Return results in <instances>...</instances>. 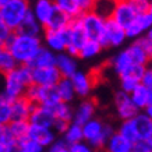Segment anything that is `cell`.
I'll return each instance as SVG.
<instances>
[{"label": "cell", "instance_id": "36", "mask_svg": "<svg viewBox=\"0 0 152 152\" xmlns=\"http://www.w3.org/2000/svg\"><path fill=\"white\" fill-rule=\"evenodd\" d=\"M17 147H18L20 152H46V148L41 145L39 142L31 140L29 137H25L23 140L17 141Z\"/></svg>", "mask_w": 152, "mask_h": 152}, {"label": "cell", "instance_id": "48", "mask_svg": "<svg viewBox=\"0 0 152 152\" xmlns=\"http://www.w3.org/2000/svg\"><path fill=\"white\" fill-rule=\"evenodd\" d=\"M142 112H145L148 116H152V105L151 106H147V107H145Z\"/></svg>", "mask_w": 152, "mask_h": 152}, {"label": "cell", "instance_id": "18", "mask_svg": "<svg viewBox=\"0 0 152 152\" xmlns=\"http://www.w3.org/2000/svg\"><path fill=\"white\" fill-rule=\"evenodd\" d=\"M95 113H96V103L92 99L84 98V101L80 102L77 107H74L73 121L83 126L84 123H87L88 120L95 117Z\"/></svg>", "mask_w": 152, "mask_h": 152}, {"label": "cell", "instance_id": "26", "mask_svg": "<svg viewBox=\"0 0 152 152\" xmlns=\"http://www.w3.org/2000/svg\"><path fill=\"white\" fill-rule=\"evenodd\" d=\"M55 88H56V92H57V96H59L60 101L71 103V102L77 98L75 96V92H74V88H73V84H71L70 77H61V78L56 83Z\"/></svg>", "mask_w": 152, "mask_h": 152}, {"label": "cell", "instance_id": "34", "mask_svg": "<svg viewBox=\"0 0 152 152\" xmlns=\"http://www.w3.org/2000/svg\"><path fill=\"white\" fill-rule=\"evenodd\" d=\"M18 66L17 60L13 57V55L9 52V49L3 46L0 49V75L9 73L13 69H15Z\"/></svg>", "mask_w": 152, "mask_h": 152}, {"label": "cell", "instance_id": "44", "mask_svg": "<svg viewBox=\"0 0 152 152\" xmlns=\"http://www.w3.org/2000/svg\"><path fill=\"white\" fill-rule=\"evenodd\" d=\"M11 34H13V31L3 23V20H0V45L4 46L7 41L10 39V37H11Z\"/></svg>", "mask_w": 152, "mask_h": 152}, {"label": "cell", "instance_id": "23", "mask_svg": "<svg viewBox=\"0 0 152 152\" xmlns=\"http://www.w3.org/2000/svg\"><path fill=\"white\" fill-rule=\"evenodd\" d=\"M55 61H56V53L42 45L39 48V50L37 52V55L34 56L32 60L27 66H29L31 69H35V67H48V66H55Z\"/></svg>", "mask_w": 152, "mask_h": 152}, {"label": "cell", "instance_id": "43", "mask_svg": "<svg viewBox=\"0 0 152 152\" xmlns=\"http://www.w3.org/2000/svg\"><path fill=\"white\" fill-rule=\"evenodd\" d=\"M48 152H69L67 149V144L63 141L61 138H56L53 142L48 147Z\"/></svg>", "mask_w": 152, "mask_h": 152}, {"label": "cell", "instance_id": "12", "mask_svg": "<svg viewBox=\"0 0 152 152\" xmlns=\"http://www.w3.org/2000/svg\"><path fill=\"white\" fill-rule=\"evenodd\" d=\"M87 34L84 32L83 27L80 24L78 18L71 20V23L69 25V43L66 46V50L69 55L71 56H78L80 48L84 45V42L87 41Z\"/></svg>", "mask_w": 152, "mask_h": 152}, {"label": "cell", "instance_id": "47", "mask_svg": "<svg viewBox=\"0 0 152 152\" xmlns=\"http://www.w3.org/2000/svg\"><path fill=\"white\" fill-rule=\"evenodd\" d=\"M140 83L142 84V85H145V87L148 88H152V69L151 67H148L145 69V71H144L142 77H141V80H140Z\"/></svg>", "mask_w": 152, "mask_h": 152}, {"label": "cell", "instance_id": "2", "mask_svg": "<svg viewBox=\"0 0 152 152\" xmlns=\"http://www.w3.org/2000/svg\"><path fill=\"white\" fill-rule=\"evenodd\" d=\"M31 84V67L27 64H18L9 73L3 74L0 95L6 101H14L24 95L25 88Z\"/></svg>", "mask_w": 152, "mask_h": 152}, {"label": "cell", "instance_id": "16", "mask_svg": "<svg viewBox=\"0 0 152 152\" xmlns=\"http://www.w3.org/2000/svg\"><path fill=\"white\" fill-rule=\"evenodd\" d=\"M133 121L138 133L140 141L152 144V116H148L145 112L140 110L133 117Z\"/></svg>", "mask_w": 152, "mask_h": 152}, {"label": "cell", "instance_id": "51", "mask_svg": "<svg viewBox=\"0 0 152 152\" xmlns=\"http://www.w3.org/2000/svg\"><path fill=\"white\" fill-rule=\"evenodd\" d=\"M1 101H3V96H1V95H0V102H1Z\"/></svg>", "mask_w": 152, "mask_h": 152}, {"label": "cell", "instance_id": "24", "mask_svg": "<svg viewBox=\"0 0 152 152\" xmlns=\"http://www.w3.org/2000/svg\"><path fill=\"white\" fill-rule=\"evenodd\" d=\"M59 101L60 99L57 96L55 85L53 87H41V85H38L35 105H42V106H46V107H52Z\"/></svg>", "mask_w": 152, "mask_h": 152}, {"label": "cell", "instance_id": "54", "mask_svg": "<svg viewBox=\"0 0 152 152\" xmlns=\"http://www.w3.org/2000/svg\"><path fill=\"white\" fill-rule=\"evenodd\" d=\"M92 1H95V0H92Z\"/></svg>", "mask_w": 152, "mask_h": 152}, {"label": "cell", "instance_id": "35", "mask_svg": "<svg viewBox=\"0 0 152 152\" xmlns=\"http://www.w3.org/2000/svg\"><path fill=\"white\" fill-rule=\"evenodd\" d=\"M70 23H71V18L69 15H66L64 13L56 10L55 14L52 15V18L49 20V23L46 24L45 28L46 29H64V28H67L70 25Z\"/></svg>", "mask_w": 152, "mask_h": 152}, {"label": "cell", "instance_id": "31", "mask_svg": "<svg viewBox=\"0 0 152 152\" xmlns=\"http://www.w3.org/2000/svg\"><path fill=\"white\" fill-rule=\"evenodd\" d=\"M63 135V141H64L67 145L74 142H78V141H83V126L75 123V121H70L67 127H66L64 133L61 134Z\"/></svg>", "mask_w": 152, "mask_h": 152}, {"label": "cell", "instance_id": "17", "mask_svg": "<svg viewBox=\"0 0 152 152\" xmlns=\"http://www.w3.org/2000/svg\"><path fill=\"white\" fill-rule=\"evenodd\" d=\"M56 69L59 70L61 77H71L77 70H78V61L75 56L69 55L67 52H60L56 53Z\"/></svg>", "mask_w": 152, "mask_h": 152}, {"label": "cell", "instance_id": "7", "mask_svg": "<svg viewBox=\"0 0 152 152\" xmlns=\"http://www.w3.org/2000/svg\"><path fill=\"white\" fill-rule=\"evenodd\" d=\"M43 37L42 39V45L50 49L55 53L64 52L66 46L69 43V27L64 29H43Z\"/></svg>", "mask_w": 152, "mask_h": 152}, {"label": "cell", "instance_id": "11", "mask_svg": "<svg viewBox=\"0 0 152 152\" xmlns=\"http://www.w3.org/2000/svg\"><path fill=\"white\" fill-rule=\"evenodd\" d=\"M61 78L56 66L48 67H35L31 69V83L41 87H53Z\"/></svg>", "mask_w": 152, "mask_h": 152}, {"label": "cell", "instance_id": "21", "mask_svg": "<svg viewBox=\"0 0 152 152\" xmlns=\"http://www.w3.org/2000/svg\"><path fill=\"white\" fill-rule=\"evenodd\" d=\"M130 98L140 110H144L147 106L152 105V88H148L140 83L130 92Z\"/></svg>", "mask_w": 152, "mask_h": 152}, {"label": "cell", "instance_id": "50", "mask_svg": "<svg viewBox=\"0 0 152 152\" xmlns=\"http://www.w3.org/2000/svg\"><path fill=\"white\" fill-rule=\"evenodd\" d=\"M6 1H7V0H0V7H1V6H3V4H4Z\"/></svg>", "mask_w": 152, "mask_h": 152}, {"label": "cell", "instance_id": "37", "mask_svg": "<svg viewBox=\"0 0 152 152\" xmlns=\"http://www.w3.org/2000/svg\"><path fill=\"white\" fill-rule=\"evenodd\" d=\"M115 1L113 0H95L92 4V10L96 11L99 15H102L103 18H109L113 10Z\"/></svg>", "mask_w": 152, "mask_h": 152}, {"label": "cell", "instance_id": "8", "mask_svg": "<svg viewBox=\"0 0 152 152\" xmlns=\"http://www.w3.org/2000/svg\"><path fill=\"white\" fill-rule=\"evenodd\" d=\"M152 28V10L138 13L131 23L124 28L127 39H135Z\"/></svg>", "mask_w": 152, "mask_h": 152}, {"label": "cell", "instance_id": "13", "mask_svg": "<svg viewBox=\"0 0 152 152\" xmlns=\"http://www.w3.org/2000/svg\"><path fill=\"white\" fill-rule=\"evenodd\" d=\"M70 80H71V84H73L75 96L84 99V98H88L91 95V92L94 89V81H92V77L88 73H85L83 70H77L70 77Z\"/></svg>", "mask_w": 152, "mask_h": 152}, {"label": "cell", "instance_id": "5", "mask_svg": "<svg viewBox=\"0 0 152 152\" xmlns=\"http://www.w3.org/2000/svg\"><path fill=\"white\" fill-rule=\"evenodd\" d=\"M127 41L124 28L119 25V24L113 21L109 17L105 21V29H103V35L99 39V43L102 45L103 49H112V48H121Z\"/></svg>", "mask_w": 152, "mask_h": 152}, {"label": "cell", "instance_id": "33", "mask_svg": "<svg viewBox=\"0 0 152 152\" xmlns=\"http://www.w3.org/2000/svg\"><path fill=\"white\" fill-rule=\"evenodd\" d=\"M117 133L121 134L126 140H129L130 142H137L138 140V133H137V129H135V124H134L133 119L129 120H121L119 129H117Z\"/></svg>", "mask_w": 152, "mask_h": 152}, {"label": "cell", "instance_id": "27", "mask_svg": "<svg viewBox=\"0 0 152 152\" xmlns=\"http://www.w3.org/2000/svg\"><path fill=\"white\" fill-rule=\"evenodd\" d=\"M102 50H103V48H102V45L99 43V41L87 39V41L84 42L83 46L80 48L78 56H77V57H80V59H83V60H92L101 55Z\"/></svg>", "mask_w": 152, "mask_h": 152}, {"label": "cell", "instance_id": "22", "mask_svg": "<svg viewBox=\"0 0 152 152\" xmlns=\"http://www.w3.org/2000/svg\"><path fill=\"white\" fill-rule=\"evenodd\" d=\"M103 148H105L106 152H131L133 142H130L129 140H126L121 134L115 131L109 138L106 140V144Z\"/></svg>", "mask_w": 152, "mask_h": 152}, {"label": "cell", "instance_id": "15", "mask_svg": "<svg viewBox=\"0 0 152 152\" xmlns=\"http://www.w3.org/2000/svg\"><path fill=\"white\" fill-rule=\"evenodd\" d=\"M31 140L39 142L45 148H48L56 138L57 134L53 131L52 127H45V126H38V124H31L29 123V129H28V135Z\"/></svg>", "mask_w": 152, "mask_h": 152}, {"label": "cell", "instance_id": "39", "mask_svg": "<svg viewBox=\"0 0 152 152\" xmlns=\"http://www.w3.org/2000/svg\"><path fill=\"white\" fill-rule=\"evenodd\" d=\"M15 140L10 135V133L4 129V131L0 134V152H10L15 145Z\"/></svg>", "mask_w": 152, "mask_h": 152}, {"label": "cell", "instance_id": "10", "mask_svg": "<svg viewBox=\"0 0 152 152\" xmlns=\"http://www.w3.org/2000/svg\"><path fill=\"white\" fill-rule=\"evenodd\" d=\"M137 14L138 13H137L135 7L133 6L131 0H119V1H115L110 18L113 21H116L119 25H121L123 28H126L133 21Z\"/></svg>", "mask_w": 152, "mask_h": 152}, {"label": "cell", "instance_id": "20", "mask_svg": "<svg viewBox=\"0 0 152 152\" xmlns=\"http://www.w3.org/2000/svg\"><path fill=\"white\" fill-rule=\"evenodd\" d=\"M35 103L31 102L29 99L24 96L15 98L14 101L10 102V107H11V117L13 119H24L28 120L31 112H32Z\"/></svg>", "mask_w": 152, "mask_h": 152}, {"label": "cell", "instance_id": "40", "mask_svg": "<svg viewBox=\"0 0 152 152\" xmlns=\"http://www.w3.org/2000/svg\"><path fill=\"white\" fill-rule=\"evenodd\" d=\"M134 41L137 42V43H138L142 49H145L148 53H151V55H152V31H151V29H149V31H147L145 34H142L141 37L135 38Z\"/></svg>", "mask_w": 152, "mask_h": 152}, {"label": "cell", "instance_id": "1", "mask_svg": "<svg viewBox=\"0 0 152 152\" xmlns=\"http://www.w3.org/2000/svg\"><path fill=\"white\" fill-rule=\"evenodd\" d=\"M18 64H28L42 46L41 37L14 31L4 45Z\"/></svg>", "mask_w": 152, "mask_h": 152}, {"label": "cell", "instance_id": "3", "mask_svg": "<svg viewBox=\"0 0 152 152\" xmlns=\"http://www.w3.org/2000/svg\"><path fill=\"white\" fill-rule=\"evenodd\" d=\"M116 130L110 123H106L101 119L92 117L83 124V140L88 142L94 149H103L106 140Z\"/></svg>", "mask_w": 152, "mask_h": 152}, {"label": "cell", "instance_id": "32", "mask_svg": "<svg viewBox=\"0 0 152 152\" xmlns=\"http://www.w3.org/2000/svg\"><path fill=\"white\" fill-rule=\"evenodd\" d=\"M52 112H53V116L55 119H61L64 121H73V113H74V107L71 106V103L69 102H63L59 101L57 103L50 107Z\"/></svg>", "mask_w": 152, "mask_h": 152}, {"label": "cell", "instance_id": "25", "mask_svg": "<svg viewBox=\"0 0 152 152\" xmlns=\"http://www.w3.org/2000/svg\"><path fill=\"white\" fill-rule=\"evenodd\" d=\"M53 4H55L56 10L64 13L71 20L78 18L84 13L81 4H80V0H53Z\"/></svg>", "mask_w": 152, "mask_h": 152}, {"label": "cell", "instance_id": "42", "mask_svg": "<svg viewBox=\"0 0 152 152\" xmlns=\"http://www.w3.org/2000/svg\"><path fill=\"white\" fill-rule=\"evenodd\" d=\"M67 149L69 152H95L96 149H94L91 145L85 141H78V142H74V144H70L67 145Z\"/></svg>", "mask_w": 152, "mask_h": 152}, {"label": "cell", "instance_id": "14", "mask_svg": "<svg viewBox=\"0 0 152 152\" xmlns=\"http://www.w3.org/2000/svg\"><path fill=\"white\" fill-rule=\"evenodd\" d=\"M29 10L38 23L45 28L49 20L52 18V15L55 14L56 7L53 4V0H35L34 4L29 6Z\"/></svg>", "mask_w": 152, "mask_h": 152}, {"label": "cell", "instance_id": "38", "mask_svg": "<svg viewBox=\"0 0 152 152\" xmlns=\"http://www.w3.org/2000/svg\"><path fill=\"white\" fill-rule=\"evenodd\" d=\"M13 120L11 117V107H10V102L3 99L0 102V124L7 126Z\"/></svg>", "mask_w": 152, "mask_h": 152}, {"label": "cell", "instance_id": "9", "mask_svg": "<svg viewBox=\"0 0 152 152\" xmlns=\"http://www.w3.org/2000/svg\"><path fill=\"white\" fill-rule=\"evenodd\" d=\"M115 109H116V115L120 120H129L133 119L134 116L140 112V109L133 103L130 94L124 92V91H116L115 92Z\"/></svg>", "mask_w": 152, "mask_h": 152}, {"label": "cell", "instance_id": "28", "mask_svg": "<svg viewBox=\"0 0 152 152\" xmlns=\"http://www.w3.org/2000/svg\"><path fill=\"white\" fill-rule=\"evenodd\" d=\"M126 50L129 52V55H130V57H131V60H133V63H135V64H144V66L149 64L152 55L148 53L145 49H142L135 41L131 42L129 46H126Z\"/></svg>", "mask_w": 152, "mask_h": 152}, {"label": "cell", "instance_id": "19", "mask_svg": "<svg viewBox=\"0 0 152 152\" xmlns=\"http://www.w3.org/2000/svg\"><path fill=\"white\" fill-rule=\"evenodd\" d=\"M28 121L31 124L52 127L53 121H55V116H53V112H52L50 107H46V106L42 105H35L29 117H28Z\"/></svg>", "mask_w": 152, "mask_h": 152}, {"label": "cell", "instance_id": "53", "mask_svg": "<svg viewBox=\"0 0 152 152\" xmlns=\"http://www.w3.org/2000/svg\"><path fill=\"white\" fill-rule=\"evenodd\" d=\"M113 1H119V0H113Z\"/></svg>", "mask_w": 152, "mask_h": 152}, {"label": "cell", "instance_id": "6", "mask_svg": "<svg viewBox=\"0 0 152 152\" xmlns=\"http://www.w3.org/2000/svg\"><path fill=\"white\" fill-rule=\"evenodd\" d=\"M78 21L83 27L84 32L87 34L88 39H95L99 41L103 35V29H105V21L106 18H103L102 15L94 11L92 9L84 11L81 15L78 17Z\"/></svg>", "mask_w": 152, "mask_h": 152}, {"label": "cell", "instance_id": "45", "mask_svg": "<svg viewBox=\"0 0 152 152\" xmlns=\"http://www.w3.org/2000/svg\"><path fill=\"white\" fill-rule=\"evenodd\" d=\"M131 152H152V144L145 141H137L133 144Z\"/></svg>", "mask_w": 152, "mask_h": 152}, {"label": "cell", "instance_id": "30", "mask_svg": "<svg viewBox=\"0 0 152 152\" xmlns=\"http://www.w3.org/2000/svg\"><path fill=\"white\" fill-rule=\"evenodd\" d=\"M17 31L24 34H28V35H37V37H41V34L43 32V27L37 21V18L34 17V14L31 13V10L28 11V14L25 15V18L23 20V23L20 24V27Z\"/></svg>", "mask_w": 152, "mask_h": 152}, {"label": "cell", "instance_id": "29", "mask_svg": "<svg viewBox=\"0 0 152 152\" xmlns=\"http://www.w3.org/2000/svg\"><path fill=\"white\" fill-rule=\"evenodd\" d=\"M28 129H29V121L24 119H13L6 126V130L15 141L25 138L28 135Z\"/></svg>", "mask_w": 152, "mask_h": 152}, {"label": "cell", "instance_id": "4", "mask_svg": "<svg viewBox=\"0 0 152 152\" xmlns=\"http://www.w3.org/2000/svg\"><path fill=\"white\" fill-rule=\"evenodd\" d=\"M29 11L28 0H7L4 4L0 7L1 20L11 31H17L20 24L23 23L25 15Z\"/></svg>", "mask_w": 152, "mask_h": 152}, {"label": "cell", "instance_id": "46", "mask_svg": "<svg viewBox=\"0 0 152 152\" xmlns=\"http://www.w3.org/2000/svg\"><path fill=\"white\" fill-rule=\"evenodd\" d=\"M67 124H69V121H64V120H61V119H55L53 124H52V129H53V131H55L56 134L61 135V134L64 133Z\"/></svg>", "mask_w": 152, "mask_h": 152}, {"label": "cell", "instance_id": "52", "mask_svg": "<svg viewBox=\"0 0 152 152\" xmlns=\"http://www.w3.org/2000/svg\"><path fill=\"white\" fill-rule=\"evenodd\" d=\"M1 48H3V45H0V49H1Z\"/></svg>", "mask_w": 152, "mask_h": 152}, {"label": "cell", "instance_id": "41", "mask_svg": "<svg viewBox=\"0 0 152 152\" xmlns=\"http://www.w3.org/2000/svg\"><path fill=\"white\" fill-rule=\"evenodd\" d=\"M119 80H120V89L127 94H130L140 84L138 80L131 78V77H119Z\"/></svg>", "mask_w": 152, "mask_h": 152}, {"label": "cell", "instance_id": "49", "mask_svg": "<svg viewBox=\"0 0 152 152\" xmlns=\"http://www.w3.org/2000/svg\"><path fill=\"white\" fill-rule=\"evenodd\" d=\"M4 129H6V126H1V124H0V134L4 131Z\"/></svg>", "mask_w": 152, "mask_h": 152}]
</instances>
